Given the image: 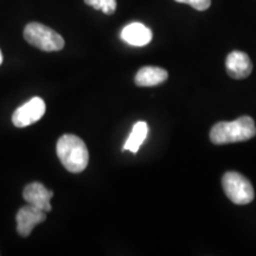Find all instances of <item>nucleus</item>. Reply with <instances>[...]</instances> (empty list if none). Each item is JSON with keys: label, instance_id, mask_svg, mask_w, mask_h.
<instances>
[{"label": "nucleus", "instance_id": "obj_1", "mask_svg": "<svg viewBox=\"0 0 256 256\" xmlns=\"http://www.w3.org/2000/svg\"><path fill=\"white\" fill-rule=\"evenodd\" d=\"M255 136L256 126L250 116H241L232 122L220 121L210 130V140L215 145L247 142Z\"/></svg>", "mask_w": 256, "mask_h": 256}, {"label": "nucleus", "instance_id": "obj_2", "mask_svg": "<svg viewBox=\"0 0 256 256\" xmlns=\"http://www.w3.org/2000/svg\"><path fill=\"white\" fill-rule=\"evenodd\" d=\"M57 156L62 165L72 174L84 171L89 162V153L81 138L74 134H64L57 142Z\"/></svg>", "mask_w": 256, "mask_h": 256}, {"label": "nucleus", "instance_id": "obj_3", "mask_svg": "<svg viewBox=\"0 0 256 256\" xmlns=\"http://www.w3.org/2000/svg\"><path fill=\"white\" fill-rule=\"evenodd\" d=\"M24 38L28 44L42 51H60L64 46V40L52 28L40 23H30L24 28Z\"/></svg>", "mask_w": 256, "mask_h": 256}, {"label": "nucleus", "instance_id": "obj_4", "mask_svg": "<svg viewBox=\"0 0 256 256\" xmlns=\"http://www.w3.org/2000/svg\"><path fill=\"white\" fill-rule=\"evenodd\" d=\"M222 185L226 196L234 204L244 206L254 200L255 192L252 183L238 172H226L222 178Z\"/></svg>", "mask_w": 256, "mask_h": 256}, {"label": "nucleus", "instance_id": "obj_5", "mask_svg": "<svg viewBox=\"0 0 256 256\" xmlns=\"http://www.w3.org/2000/svg\"><path fill=\"white\" fill-rule=\"evenodd\" d=\"M44 113H46L44 101L40 98H34L16 110L12 115V122L18 128L28 127L40 121Z\"/></svg>", "mask_w": 256, "mask_h": 256}, {"label": "nucleus", "instance_id": "obj_6", "mask_svg": "<svg viewBox=\"0 0 256 256\" xmlns=\"http://www.w3.org/2000/svg\"><path fill=\"white\" fill-rule=\"evenodd\" d=\"M46 218V212L40 208L28 204L20 208L16 216L17 220V232L23 238H28L32 232V229Z\"/></svg>", "mask_w": 256, "mask_h": 256}, {"label": "nucleus", "instance_id": "obj_7", "mask_svg": "<svg viewBox=\"0 0 256 256\" xmlns=\"http://www.w3.org/2000/svg\"><path fill=\"white\" fill-rule=\"evenodd\" d=\"M226 72L234 80L247 78L252 72V63L247 54L242 51H232L226 60Z\"/></svg>", "mask_w": 256, "mask_h": 256}, {"label": "nucleus", "instance_id": "obj_8", "mask_svg": "<svg viewBox=\"0 0 256 256\" xmlns=\"http://www.w3.org/2000/svg\"><path fill=\"white\" fill-rule=\"evenodd\" d=\"M24 200L28 204L34 206L40 209L44 210L46 212L51 211V198L54 197V192L48 190L42 183L34 182L25 186L23 192Z\"/></svg>", "mask_w": 256, "mask_h": 256}, {"label": "nucleus", "instance_id": "obj_9", "mask_svg": "<svg viewBox=\"0 0 256 256\" xmlns=\"http://www.w3.org/2000/svg\"><path fill=\"white\" fill-rule=\"evenodd\" d=\"M152 31L142 23H130L121 31V38L133 46H145L152 40Z\"/></svg>", "mask_w": 256, "mask_h": 256}, {"label": "nucleus", "instance_id": "obj_10", "mask_svg": "<svg viewBox=\"0 0 256 256\" xmlns=\"http://www.w3.org/2000/svg\"><path fill=\"white\" fill-rule=\"evenodd\" d=\"M168 74L159 66H144L136 75V84L139 87H153L168 80Z\"/></svg>", "mask_w": 256, "mask_h": 256}, {"label": "nucleus", "instance_id": "obj_11", "mask_svg": "<svg viewBox=\"0 0 256 256\" xmlns=\"http://www.w3.org/2000/svg\"><path fill=\"white\" fill-rule=\"evenodd\" d=\"M147 134H148V126L145 121H139L133 126L132 132L127 138L126 142L124 145V151H130L132 153H136L139 151L140 146L142 145L146 140Z\"/></svg>", "mask_w": 256, "mask_h": 256}, {"label": "nucleus", "instance_id": "obj_12", "mask_svg": "<svg viewBox=\"0 0 256 256\" xmlns=\"http://www.w3.org/2000/svg\"><path fill=\"white\" fill-rule=\"evenodd\" d=\"M84 2L106 14H113L116 10V0H84Z\"/></svg>", "mask_w": 256, "mask_h": 256}, {"label": "nucleus", "instance_id": "obj_13", "mask_svg": "<svg viewBox=\"0 0 256 256\" xmlns=\"http://www.w3.org/2000/svg\"><path fill=\"white\" fill-rule=\"evenodd\" d=\"M174 2L191 5L197 11H206L211 5V0H174Z\"/></svg>", "mask_w": 256, "mask_h": 256}, {"label": "nucleus", "instance_id": "obj_14", "mask_svg": "<svg viewBox=\"0 0 256 256\" xmlns=\"http://www.w3.org/2000/svg\"><path fill=\"white\" fill-rule=\"evenodd\" d=\"M2 51H0V66H2Z\"/></svg>", "mask_w": 256, "mask_h": 256}]
</instances>
